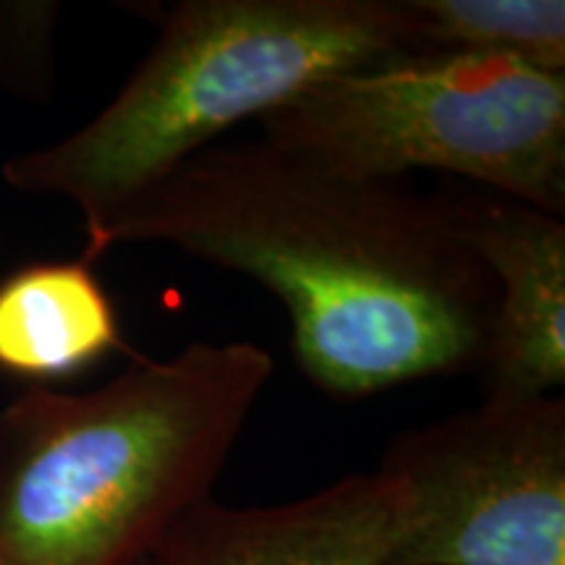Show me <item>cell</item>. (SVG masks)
Returning a JSON list of instances; mask_svg holds the SVG:
<instances>
[{
  "mask_svg": "<svg viewBox=\"0 0 565 565\" xmlns=\"http://www.w3.org/2000/svg\"><path fill=\"white\" fill-rule=\"evenodd\" d=\"M124 351L116 303L87 259H42L0 280V372L47 387Z\"/></svg>",
  "mask_w": 565,
  "mask_h": 565,
  "instance_id": "cell-8",
  "label": "cell"
},
{
  "mask_svg": "<svg viewBox=\"0 0 565 565\" xmlns=\"http://www.w3.org/2000/svg\"><path fill=\"white\" fill-rule=\"evenodd\" d=\"M118 244L249 275L288 309L299 370L338 401L482 370L498 288L437 194L408 179L343 173L267 139L217 141L82 259Z\"/></svg>",
  "mask_w": 565,
  "mask_h": 565,
  "instance_id": "cell-1",
  "label": "cell"
},
{
  "mask_svg": "<svg viewBox=\"0 0 565 565\" xmlns=\"http://www.w3.org/2000/svg\"><path fill=\"white\" fill-rule=\"evenodd\" d=\"M273 374L249 341L0 406V565H139L212 487Z\"/></svg>",
  "mask_w": 565,
  "mask_h": 565,
  "instance_id": "cell-2",
  "label": "cell"
},
{
  "mask_svg": "<svg viewBox=\"0 0 565 565\" xmlns=\"http://www.w3.org/2000/svg\"><path fill=\"white\" fill-rule=\"evenodd\" d=\"M419 55L404 0H181L92 121L3 162L11 189L61 196L84 254L139 196L217 137L345 71Z\"/></svg>",
  "mask_w": 565,
  "mask_h": 565,
  "instance_id": "cell-3",
  "label": "cell"
},
{
  "mask_svg": "<svg viewBox=\"0 0 565 565\" xmlns=\"http://www.w3.org/2000/svg\"><path fill=\"white\" fill-rule=\"evenodd\" d=\"M139 565H150V561H145V563H139Z\"/></svg>",
  "mask_w": 565,
  "mask_h": 565,
  "instance_id": "cell-11",
  "label": "cell"
},
{
  "mask_svg": "<svg viewBox=\"0 0 565 565\" xmlns=\"http://www.w3.org/2000/svg\"><path fill=\"white\" fill-rule=\"evenodd\" d=\"M458 238L498 288L482 362L484 398H540L565 385V223L513 196L443 181Z\"/></svg>",
  "mask_w": 565,
  "mask_h": 565,
  "instance_id": "cell-6",
  "label": "cell"
},
{
  "mask_svg": "<svg viewBox=\"0 0 565 565\" xmlns=\"http://www.w3.org/2000/svg\"><path fill=\"white\" fill-rule=\"evenodd\" d=\"M404 532V492L374 469L280 505L204 500L162 536L150 565H387Z\"/></svg>",
  "mask_w": 565,
  "mask_h": 565,
  "instance_id": "cell-7",
  "label": "cell"
},
{
  "mask_svg": "<svg viewBox=\"0 0 565 565\" xmlns=\"http://www.w3.org/2000/svg\"><path fill=\"white\" fill-rule=\"evenodd\" d=\"M377 469L406 498L387 565H565V401L484 398L401 433Z\"/></svg>",
  "mask_w": 565,
  "mask_h": 565,
  "instance_id": "cell-5",
  "label": "cell"
},
{
  "mask_svg": "<svg viewBox=\"0 0 565 565\" xmlns=\"http://www.w3.org/2000/svg\"><path fill=\"white\" fill-rule=\"evenodd\" d=\"M422 53L503 55L565 74L563 0H404Z\"/></svg>",
  "mask_w": 565,
  "mask_h": 565,
  "instance_id": "cell-9",
  "label": "cell"
},
{
  "mask_svg": "<svg viewBox=\"0 0 565 565\" xmlns=\"http://www.w3.org/2000/svg\"><path fill=\"white\" fill-rule=\"evenodd\" d=\"M58 3H0V87L45 97L53 84V38Z\"/></svg>",
  "mask_w": 565,
  "mask_h": 565,
  "instance_id": "cell-10",
  "label": "cell"
},
{
  "mask_svg": "<svg viewBox=\"0 0 565 565\" xmlns=\"http://www.w3.org/2000/svg\"><path fill=\"white\" fill-rule=\"evenodd\" d=\"M263 139L372 179L437 171L565 215V74L482 53L345 71L265 118Z\"/></svg>",
  "mask_w": 565,
  "mask_h": 565,
  "instance_id": "cell-4",
  "label": "cell"
}]
</instances>
